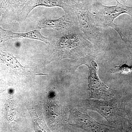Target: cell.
<instances>
[{"label":"cell","mask_w":132,"mask_h":132,"mask_svg":"<svg viewBox=\"0 0 132 132\" xmlns=\"http://www.w3.org/2000/svg\"><path fill=\"white\" fill-rule=\"evenodd\" d=\"M49 38L50 61L64 59L78 60L88 55L97 56L100 52L78 26L61 32L55 31Z\"/></svg>","instance_id":"6da1fadb"},{"label":"cell","mask_w":132,"mask_h":132,"mask_svg":"<svg viewBox=\"0 0 132 132\" xmlns=\"http://www.w3.org/2000/svg\"><path fill=\"white\" fill-rule=\"evenodd\" d=\"M76 106L84 109L95 111L100 114L109 125L116 130L123 128L126 120L125 102L122 98L116 95L109 100L90 98L80 99L76 102Z\"/></svg>","instance_id":"7a4b0ae2"},{"label":"cell","mask_w":132,"mask_h":132,"mask_svg":"<svg viewBox=\"0 0 132 132\" xmlns=\"http://www.w3.org/2000/svg\"><path fill=\"white\" fill-rule=\"evenodd\" d=\"M78 20L79 28L87 39L101 51L106 40L102 28L97 26L94 14L90 12L87 4L83 1L71 5Z\"/></svg>","instance_id":"3957f363"},{"label":"cell","mask_w":132,"mask_h":132,"mask_svg":"<svg viewBox=\"0 0 132 132\" xmlns=\"http://www.w3.org/2000/svg\"><path fill=\"white\" fill-rule=\"evenodd\" d=\"M116 1L117 2L116 5L111 6L103 5L100 2H96L92 4V9L98 27L106 28L111 27L118 32L122 40L126 42L127 39L119 26L114 24V21L117 17L123 14H127L132 17V7L127 6L118 1Z\"/></svg>","instance_id":"277c9868"},{"label":"cell","mask_w":132,"mask_h":132,"mask_svg":"<svg viewBox=\"0 0 132 132\" xmlns=\"http://www.w3.org/2000/svg\"><path fill=\"white\" fill-rule=\"evenodd\" d=\"M97 56L88 55L78 60L76 68L79 66L85 65L89 71L88 76V90L91 92V98L109 100L112 99L117 94L115 90L109 87L101 81L97 74L98 67L95 61Z\"/></svg>","instance_id":"5b68a950"},{"label":"cell","mask_w":132,"mask_h":132,"mask_svg":"<svg viewBox=\"0 0 132 132\" xmlns=\"http://www.w3.org/2000/svg\"><path fill=\"white\" fill-rule=\"evenodd\" d=\"M69 123L76 127L88 132H113L116 131L110 125L99 123L86 112L85 113L77 110L72 109L69 119Z\"/></svg>","instance_id":"8992f818"},{"label":"cell","mask_w":132,"mask_h":132,"mask_svg":"<svg viewBox=\"0 0 132 132\" xmlns=\"http://www.w3.org/2000/svg\"><path fill=\"white\" fill-rule=\"evenodd\" d=\"M74 13H65L57 19H44L39 22V29H52L57 32H61L78 26V22Z\"/></svg>","instance_id":"52a82bcc"},{"label":"cell","mask_w":132,"mask_h":132,"mask_svg":"<svg viewBox=\"0 0 132 132\" xmlns=\"http://www.w3.org/2000/svg\"><path fill=\"white\" fill-rule=\"evenodd\" d=\"M39 6L48 7H58L62 8L65 13H73L70 5L63 0H29L22 8L18 16L20 22L24 21L33 9Z\"/></svg>","instance_id":"ba28073f"},{"label":"cell","mask_w":132,"mask_h":132,"mask_svg":"<svg viewBox=\"0 0 132 132\" xmlns=\"http://www.w3.org/2000/svg\"><path fill=\"white\" fill-rule=\"evenodd\" d=\"M28 38L41 41L47 45L49 43V38L45 37L42 34L40 30H34L25 33H16L14 32L13 38Z\"/></svg>","instance_id":"9c48e42d"},{"label":"cell","mask_w":132,"mask_h":132,"mask_svg":"<svg viewBox=\"0 0 132 132\" xmlns=\"http://www.w3.org/2000/svg\"><path fill=\"white\" fill-rule=\"evenodd\" d=\"M29 0H12L10 4L7 8V9H12L16 12L18 16L22 8L26 4Z\"/></svg>","instance_id":"30bf717a"},{"label":"cell","mask_w":132,"mask_h":132,"mask_svg":"<svg viewBox=\"0 0 132 132\" xmlns=\"http://www.w3.org/2000/svg\"><path fill=\"white\" fill-rule=\"evenodd\" d=\"M111 70L112 73H119L125 74L130 73L132 71L131 67L128 65L126 64H123L121 65L116 66L111 69Z\"/></svg>","instance_id":"8fae6325"},{"label":"cell","mask_w":132,"mask_h":132,"mask_svg":"<svg viewBox=\"0 0 132 132\" xmlns=\"http://www.w3.org/2000/svg\"><path fill=\"white\" fill-rule=\"evenodd\" d=\"M13 32L5 30L0 26V44L13 39Z\"/></svg>","instance_id":"7c38bea8"},{"label":"cell","mask_w":132,"mask_h":132,"mask_svg":"<svg viewBox=\"0 0 132 132\" xmlns=\"http://www.w3.org/2000/svg\"><path fill=\"white\" fill-rule=\"evenodd\" d=\"M12 0H3L0 5V16H2L7 10Z\"/></svg>","instance_id":"4fadbf2b"},{"label":"cell","mask_w":132,"mask_h":132,"mask_svg":"<svg viewBox=\"0 0 132 132\" xmlns=\"http://www.w3.org/2000/svg\"><path fill=\"white\" fill-rule=\"evenodd\" d=\"M68 5H70V6L71 5H73L76 3L75 1V0H63Z\"/></svg>","instance_id":"5bb4252c"},{"label":"cell","mask_w":132,"mask_h":132,"mask_svg":"<svg viewBox=\"0 0 132 132\" xmlns=\"http://www.w3.org/2000/svg\"><path fill=\"white\" fill-rule=\"evenodd\" d=\"M115 1H118L119 2L120 1L121 3H123V4H126V3H128L132 2V0H115Z\"/></svg>","instance_id":"9a60e30c"},{"label":"cell","mask_w":132,"mask_h":132,"mask_svg":"<svg viewBox=\"0 0 132 132\" xmlns=\"http://www.w3.org/2000/svg\"><path fill=\"white\" fill-rule=\"evenodd\" d=\"M76 3H79L80 2H81L82 1V0H75Z\"/></svg>","instance_id":"2e32d148"},{"label":"cell","mask_w":132,"mask_h":132,"mask_svg":"<svg viewBox=\"0 0 132 132\" xmlns=\"http://www.w3.org/2000/svg\"><path fill=\"white\" fill-rule=\"evenodd\" d=\"M131 69H132V66H131Z\"/></svg>","instance_id":"e0dca14e"}]
</instances>
